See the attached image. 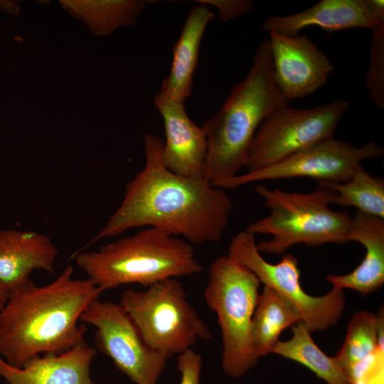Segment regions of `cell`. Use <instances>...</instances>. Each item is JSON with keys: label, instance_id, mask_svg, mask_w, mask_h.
Returning <instances> with one entry per match:
<instances>
[{"label": "cell", "instance_id": "1", "mask_svg": "<svg viewBox=\"0 0 384 384\" xmlns=\"http://www.w3.org/2000/svg\"><path fill=\"white\" fill-rule=\"evenodd\" d=\"M163 143L154 133L144 134V168L127 183L122 201L105 225L71 258L98 240L134 228H156L191 245L222 239L233 210L229 195L206 178H188L168 169L162 161Z\"/></svg>", "mask_w": 384, "mask_h": 384}, {"label": "cell", "instance_id": "2", "mask_svg": "<svg viewBox=\"0 0 384 384\" xmlns=\"http://www.w3.org/2000/svg\"><path fill=\"white\" fill-rule=\"evenodd\" d=\"M68 266L52 282L29 279L9 292L0 311V356L21 368L42 353H60L85 341L86 326L78 320L102 291L90 279H76Z\"/></svg>", "mask_w": 384, "mask_h": 384}, {"label": "cell", "instance_id": "3", "mask_svg": "<svg viewBox=\"0 0 384 384\" xmlns=\"http://www.w3.org/2000/svg\"><path fill=\"white\" fill-rule=\"evenodd\" d=\"M290 101L275 83L270 42L256 48L248 74L235 83L219 111L202 124L207 139L205 178L217 187L238 175L261 123Z\"/></svg>", "mask_w": 384, "mask_h": 384}, {"label": "cell", "instance_id": "4", "mask_svg": "<svg viewBox=\"0 0 384 384\" xmlns=\"http://www.w3.org/2000/svg\"><path fill=\"white\" fill-rule=\"evenodd\" d=\"M73 259L102 292L129 284L147 287L164 279L198 274L203 270L193 245L151 227L98 250L82 251Z\"/></svg>", "mask_w": 384, "mask_h": 384}, {"label": "cell", "instance_id": "5", "mask_svg": "<svg viewBox=\"0 0 384 384\" xmlns=\"http://www.w3.org/2000/svg\"><path fill=\"white\" fill-rule=\"evenodd\" d=\"M255 191L265 201L270 214L250 224L246 230L253 234L270 235V240L256 244L260 252L284 254L297 244L317 246L329 242H349L351 216L346 210L330 208L336 193L324 182H318L309 193L269 189L262 185Z\"/></svg>", "mask_w": 384, "mask_h": 384}, {"label": "cell", "instance_id": "6", "mask_svg": "<svg viewBox=\"0 0 384 384\" xmlns=\"http://www.w3.org/2000/svg\"><path fill=\"white\" fill-rule=\"evenodd\" d=\"M260 282L245 265L228 255L210 265L203 297L218 316L221 331V367L228 375L240 378L260 359L254 349L251 325Z\"/></svg>", "mask_w": 384, "mask_h": 384}, {"label": "cell", "instance_id": "7", "mask_svg": "<svg viewBox=\"0 0 384 384\" xmlns=\"http://www.w3.org/2000/svg\"><path fill=\"white\" fill-rule=\"evenodd\" d=\"M119 304L148 345L167 360L191 348L199 340L213 338L177 278L154 283L144 290L127 289Z\"/></svg>", "mask_w": 384, "mask_h": 384}, {"label": "cell", "instance_id": "8", "mask_svg": "<svg viewBox=\"0 0 384 384\" xmlns=\"http://www.w3.org/2000/svg\"><path fill=\"white\" fill-rule=\"evenodd\" d=\"M349 103L336 100L311 109L289 105L274 110L260 125L250 144L245 167L248 171L275 164L334 134Z\"/></svg>", "mask_w": 384, "mask_h": 384}, {"label": "cell", "instance_id": "9", "mask_svg": "<svg viewBox=\"0 0 384 384\" xmlns=\"http://www.w3.org/2000/svg\"><path fill=\"white\" fill-rule=\"evenodd\" d=\"M256 244L253 234L241 231L232 238L227 255L249 268L264 286L291 300L300 310L302 321L311 333L337 324L346 305L343 289L333 287L320 297L308 294L300 284L301 272L295 256L289 253L279 262L272 264L262 257Z\"/></svg>", "mask_w": 384, "mask_h": 384}, {"label": "cell", "instance_id": "10", "mask_svg": "<svg viewBox=\"0 0 384 384\" xmlns=\"http://www.w3.org/2000/svg\"><path fill=\"white\" fill-rule=\"evenodd\" d=\"M80 321L96 328V348L132 383L157 384L167 359L148 345L119 303L94 299Z\"/></svg>", "mask_w": 384, "mask_h": 384}, {"label": "cell", "instance_id": "11", "mask_svg": "<svg viewBox=\"0 0 384 384\" xmlns=\"http://www.w3.org/2000/svg\"><path fill=\"white\" fill-rule=\"evenodd\" d=\"M383 153L382 146L374 142L358 147L331 137L268 167L238 174L226 182L222 188H234L260 181L296 177H309L318 182H345L363 161L378 158Z\"/></svg>", "mask_w": 384, "mask_h": 384}, {"label": "cell", "instance_id": "12", "mask_svg": "<svg viewBox=\"0 0 384 384\" xmlns=\"http://www.w3.org/2000/svg\"><path fill=\"white\" fill-rule=\"evenodd\" d=\"M268 34L274 80L289 101L305 97L326 84L334 67L306 35Z\"/></svg>", "mask_w": 384, "mask_h": 384}, {"label": "cell", "instance_id": "13", "mask_svg": "<svg viewBox=\"0 0 384 384\" xmlns=\"http://www.w3.org/2000/svg\"><path fill=\"white\" fill-rule=\"evenodd\" d=\"M154 105L162 117L164 127V166L179 176L205 178L207 139L202 127L190 119L183 102L159 92L154 97Z\"/></svg>", "mask_w": 384, "mask_h": 384}, {"label": "cell", "instance_id": "14", "mask_svg": "<svg viewBox=\"0 0 384 384\" xmlns=\"http://www.w3.org/2000/svg\"><path fill=\"white\" fill-rule=\"evenodd\" d=\"M97 353L85 341L60 353H46L14 367L0 356V376L9 384H97L90 377Z\"/></svg>", "mask_w": 384, "mask_h": 384}, {"label": "cell", "instance_id": "15", "mask_svg": "<svg viewBox=\"0 0 384 384\" xmlns=\"http://www.w3.org/2000/svg\"><path fill=\"white\" fill-rule=\"evenodd\" d=\"M58 250L46 235L32 230H0V284L9 292L30 279L36 270L55 272Z\"/></svg>", "mask_w": 384, "mask_h": 384}, {"label": "cell", "instance_id": "16", "mask_svg": "<svg viewBox=\"0 0 384 384\" xmlns=\"http://www.w3.org/2000/svg\"><path fill=\"white\" fill-rule=\"evenodd\" d=\"M378 25L368 14L363 0H321L297 14L272 16L261 27L268 33L296 36L309 26L331 33L358 28L373 31Z\"/></svg>", "mask_w": 384, "mask_h": 384}, {"label": "cell", "instance_id": "17", "mask_svg": "<svg viewBox=\"0 0 384 384\" xmlns=\"http://www.w3.org/2000/svg\"><path fill=\"white\" fill-rule=\"evenodd\" d=\"M348 239L363 245V260L352 272L329 274L326 279L333 287L351 289L366 296L384 283V219L357 210L351 218Z\"/></svg>", "mask_w": 384, "mask_h": 384}, {"label": "cell", "instance_id": "18", "mask_svg": "<svg viewBox=\"0 0 384 384\" xmlns=\"http://www.w3.org/2000/svg\"><path fill=\"white\" fill-rule=\"evenodd\" d=\"M213 17L208 6L199 4L191 9L174 45L171 70L161 83L160 93L181 102L191 95L201 41Z\"/></svg>", "mask_w": 384, "mask_h": 384}, {"label": "cell", "instance_id": "19", "mask_svg": "<svg viewBox=\"0 0 384 384\" xmlns=\"http://www.w3.org/2000/svg\"><path fill=\"white\" fill-rule=\"evenodd\" d=\"M302 321L299 308L272 288L264 286L253 314L251 336L259 358L271 353L281 333Z\"/></svg>", "mask_w": 384, "mask_h": 384}, {"label": "cell", "instance_id": "20", "mask_svg": "<svg viewBox=\"0 0 384 384\" xmlns=\"http://www.w3.org/2000/svg\"><path fill=\"white\" fill-rule=\"evenodd\" d=\"M292 331V338L284 341L279 340L271 353L306 366L327 384H351L334 357L328 356L316 344L303 321L294 324Z\"/></svg>", "mask_w": 384, "mask_h": 384}, {"label": "cell", "instance_id": "21", "mask_svg": "<svg viewBox=\"0 0 384 384\" xmlns=\"http://www.w3.org/2000/svg\"><path fill=\"white\" fill-rule=\"evenodd\" d=\"M149 1H63L71 14L84 21L98 36H107L119 26L135 23Z\"/></svg>", "mask_w": 384, "mask_h": 384}, {"label": "cell", "instance_id": "22", "mask_svg": "<svg viewBox=\"0 0 384 384\" xmlns=\"http://www.w3.org/2000/svg\"><path fill=\"white\" fill-rule=\"evenodd\" d=\"M336 191L334 204L355 207L358 211L384 219V180L358 166L345 182H324Z\"/></svg>", "mask_w": 384, "mask_h": 384}, {"label": "cell", "instance_id": "23", "mask_svg": "<svg viewBox=\"0 0 384 384\" xmlns=\"http://www.w3.org/2000/svg\"><path fill=\"white\" fill-rule=\"evenodd\" d=\"M378 348L376 315L371 311H359L351 317L344 343L334 358L346 372Z\"/></svg>", "mask_w": 384, "mask_h": 384}, {"label": "cell", "instance_id": "24", "mask_svg": "<svg viewBox=\"0 0 384 384\" xmlns=\"http://www.w3.org/2000/svg\"><path fill=\"white\" fill-rule=\"evenodd\" d=\"M370 48V63L365 84L370 100L384 108V23L373 31Z\"/></svg>", "mask_w": 384, "mask_h": 384}, {"label": "cell", "instance_id": "25", "mask_svg": "<svg viewBox=\"0 0 384 384\" xmlns=\"http://www.w3.org/2000/svg\"><path fill=\"white\" fill-rule=\"evenodd\" d=\"M384 349L375 352L349 367L346 373L351 384H383Z\"/></svg>", "mask_w": 384, "mask_h": 384}, {"label": "cell", "instance_id": "26", "mask_svg": "<svg viewBox=\"0 0 384 384\" xmlns=\"http://www.w3.org/2000/svg\"><path fill=\"white\" fill-rule=\"evenodd\" d=\"M201 355L192 348L178 355L177 368L181 374L179 384H201Z\"/></svg>", "mask_w": 384, "mask_h": 384}, {"label": "cell", "instance_id": "27", "mask_svg": "<svg viewBox=\"0 0 384 384\" xmlns=\"http://www.w3.org/2000/svg\"><path fill=\"white\" fill-rule=\"evenodd\" d=\"M200 5L217 8L221 21L226 22L243 16L253 8L250 0H198Z\"/></svg>", "mask_w": 384, "mask_h": 384}, {"label": "cell", "instance_id": "28", "mask_svg": "<svg viewBox=\"0 0 384 384\" xmlns=\"http://www.w3.org/2000/svg\"><path fill=\"white\" fill-rule=\"evenodd\" d=\"M366 9L378 24L384 23V1L383 0H363Z\"/></svg>", "mask_w": 384, "mask_h": 384}, {"label": "cell", "instance_id": "29", "mask_svg": "<svg viewBox=\"0 0 384 384\" xmlns=\"http://www.w3.org/2000/svg\"><path fill=\"white\" fill-rule=\"evenodd\" d=\"M0 9L6 10L11 14L18 13V8L14 3L9 1H0Z\"/></svg>", "mask_w": 384, "mask_h": 384}, {"label": "cell", "instance_id": "30", "mask_svg": "<svg viewBox=\"0 0 384 384\" xmlns=\"http://www.w3.org/2000/svg\"><path fill=\"white\" fill-rule=\"evenodd\" d=\"M9 292L0 284V311L7 302Z\"/></svg>", "mask_w": 384, "mask_h": 384}]
</instances>
